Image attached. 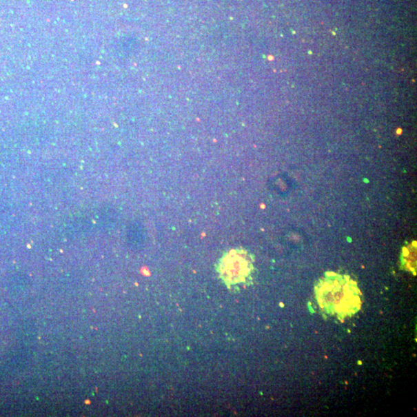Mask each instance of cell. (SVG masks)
<instances>
[{
	"label": "cell",
	"mask_w": 417,
	"mask_h": 417,
	"mask_svg": "<svg viewBox=\"0 0 417 417\" xmlns=\"http://www.w3.org/2000/svg\"><path fill=\"white\" fill-rule=\"evenodd\" d=\"M316 294L321 309L338 318L351 316L361 307L360 291L348 276L327 274L317 284Z\"/></svg>",
	"instance_id": "6da1fadb"
},
{
	"label": "cell",
	"mask_w": 417,
	"mask_h": 417,
	"mask_svg": "<svg viewBox=\"0 0 417 417\" xmlns=\"http://www.w3.org/2000/svg\"><path fill=\"white\" fill-rule=\"evenodd\" d=\"M252 271V261L243 250H233L223 256L220 265V273L228 284L245 281Z\"/></svg>",
	"instance_id": "7a4b0ae2"
},
{
	"label": "cell",
	"mask_w": 417,
	"mask_h": 417,
	"mask_svg": "<svg viewBox=\"0 0 417 417\" xmlns=\"http://www.w3.org/2000/svg\"><path fill=\"white\" fill-rule=\"evenodd\" d=\"M403 263L410 271H416V246L410 245L407 252H403Z\"/></svg>",
	"instance_id": "3957f363"
}]
</instances>
